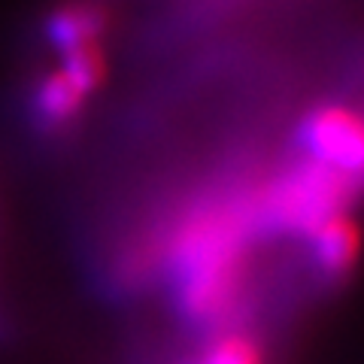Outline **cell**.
Here are the masks:
<instances>
[{
  "label": "cell",
  "mask_w": 364,
  "mask_h": 364,
  "mask_svg": "<svg viewBox=\"0 0 364 364\" xmlns=\"http://www.w3.org/2000/svg\"><path fill=\"white\" fill-rule=\"evenodd\" d=\"M107 31V9L97 0H67L46 18V40L55 52L73 49L82 43H97Z\"/></svg>",
  "instance_id": "6"
},
{
  "label": "cell",
  "mask_w": 364,
  "mask_h": 364,
  "mask_svg": "<svg viewBox=\"0 0 364 364\" xmlns=\"http://www.w3.org/2000/svg\"><path fill=\"white\" fill-rule=\"evenodd\" d=\"M310 243L313 261L325 279L340 282L355 270L361 255V231L346 213H337L331 219L318 222L310 231Z\"/></svg>",
  "instance_id": "5"
},
{
  "label": "cell",
  "mask_w": 364,
  "mask_h": 364,
  "mask_svg": "<svg viewBox=\"0 0 364 364\" xmlns=\"http://www.w3.org/2000/svg\"><path fill=\"white\" fill-rule=\"evenodd\" d=\"M306 158L343 176L355 188L364 186V116L352 107H318L301 124Z\"/></svg>",
  "instance_id": "3"
},
{
  "label": "cell",
  "mask_w": 364,
  "mask_h": 364,
  "mask_svg": "<svg viewBox=\"0 0 364 364\" xmlns=\"http://www.w3.org/2000/svg\"><path fill=\"white\" fill-rule=\"evenodd\" d=\"M355 191L352 182L306 158L255 198V215L270 228L310 234L318 222L343 213Z\"/></svg>",
  "instance_id": "2"
},
{
  "label": "cell",
  "mask_w": 364,
  "mask_h": 364,
  "mask_svg": "<svg viewBox=\"0 0 364 364\" xmlns=\"http://www.w3.org/2000/svg\"><path fill=\"white\" fill-rule=\"evenodd\" d=\"M198 364H264V355H261V349L249 337L225 334L203 352V358Z\"/></svg>",
  "instance_id": "7"
},
{
  "label": "cell",
  "mask_w": 364,
  "mask_h": 364,
  "mask_svg": "<svg viewBox=\"0 0 364 364\" xmlns=\"http://www.w3.org/2000/svg\"><path fill=\"white\" fill-rule=\"evenodd\" d=\"M88 107V95L79 88L61 67L33 79L28 91V122L43 136H61L73 131Z\"/></svg>",
  "instance_id": "4"
},
{
  "label": "cell",
  "mask_w": 364,
  "mask_h": 364,
  "mask_svg": "<svg viewBox=\"0 0 364 364\" xmlns=\"http://www.w3.org/2000/svg\"><path fill=\"white\" fill-rule=\"evenodd\" d=\"M255 225V198L203 203L179 225L170 258L179 279V304L188 318L215 325L237 310L246 277V246Z\"/></svg>",
  "instance_id": "1"
}]
</instances>
